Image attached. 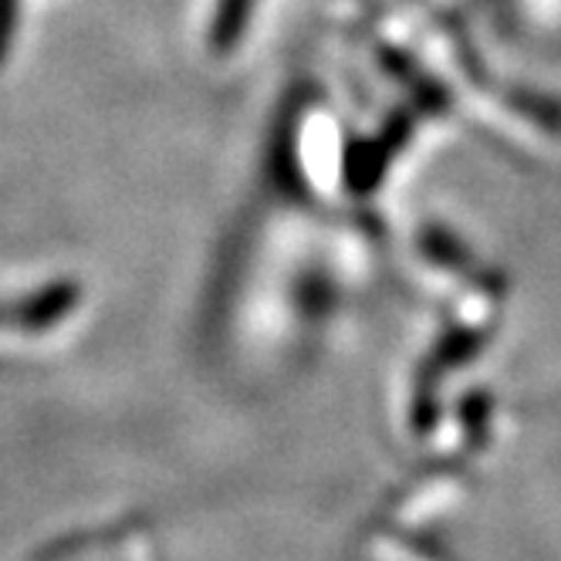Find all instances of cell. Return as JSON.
<instances>
[{
    "label": "cell",
    "instance_id": "1",
    "mask_svg": "<svg viewBox=\"0 0 561 561\" xmlns=\"http://www.w3.org/2000/svg\"><path fill=\"white\" fill-rule=\"evenodd\" d=\"M251 8H254V0H220V11L210 24V48L230 51L237 45V37L248 27Z\"/></svg>",
    "mask_w": 561,
    "mask_h": 561
},
{
    "label": "cell",
    "instance_id": "2",
    "mask_svg": "<svg viewBox=\"0 0 561 561\" xmlns=\"http://www.w3.org/2000/svg\"><path fill=\"white\" fill-rule=\"evenodd\" d=\"M14 4L18 0H0V58H4V51L11 45V34H14V18H18Z\"/></svg>",
    "mask_w": 561,
    "mask_h": 561
}]
</instances>
